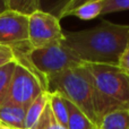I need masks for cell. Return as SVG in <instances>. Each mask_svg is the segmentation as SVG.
Instances as JSON below:
<instances>
[{
    "label": "cell",
    "mask_w": 129,
    "mask_h": 129,
    "mask_svg": "<svg viewBox=\"0 0 129 129\" xmlns=\"http://www.w3.org/2000/svg\"><path fill=\"white\" fill-rule=\"evenodd\" d=\"M0 126H1V123H0Z\"/></svg>",
    "instance_id": "cb8c5ba5"
},
{
    "label": "cell",
    "mask_w": 129,
    "mask_h": 129,
    "mask_svg": "<svg viewBox=\"0 0 129 129\" xmlns=\"http://www.w3.org/2000/svg\"><path fill=\"white\" fill-rule=\"evenodd\" d=\"M48 102H49V93L48 92H43L27 108L26 118H25V129H34L38 121L40 120Z\"/></svg>",
    "instance_id": "9c48e42d"
},
{
    "label": "cell",
    "mask_w": 129,
    "mask_h": 129,
    "mask_svg": "<svg viewBox=\"0 0 129 129\" xmlns=\"http://www.w3.org/2000/svg\"><path fill=\"white\" fill-rule=\"evenodd\" d=\"M0 129H13V128H9V127H7V126L1 125V126H0Z\"/></svg>",
    "instance_id": "7402d4cb"
},
{
    "label": "cell",
    "mask_w": 129,
    "mask_h": 129,
    "mask_svg": "<svg viewBox=\"0 0 129 129\" xmlns=\"http://www.w3.org/2000/svg\"><path fill=\"white\" fill-rule=\"evenodd\" d=\"M16 59V54H13V56H0V66L9 62V61Z\"/></svg>",
    "instance_id": "ffe728a7"
},
{
    "label": "cell",
    "mask_w": 129,
    "mask_h": 129,
    "mask_svg": "<svg viewBox=\"0 0 129 129\" xmlns=\"http://www.w3.org/2000/svg\"><path fill=\"white\" fill-rule=\"evenodd\" d=\"M17 60L18 59L16 57V59L0 66V105L6 101L7 96H8L9 86H10V83H11V77H13V74H14V70H15Z\"/></svg>",
    "instance_id": "5bb4252c"
},
{
    "label": "cell",
    "mask_w": 129,
    "mask_h": 129,
    "mask_svg": "<svg viewBox=\"0 0 129 129\" xmlns=\"http://www.w3.org/2000/svg\"><path fill=\"white\" fill-rule=\"evenodd\" d=\"M93 79L94 110L98 127L103 117L118 110H129V76L118 66L86 63Z\"/></svg>",
    "instance_id": "7a4b0ae2"
},
{
    "label": "cell",
    "mask_w": 129,
    "mask_h": 129,
    "mask_svg": "<svg viewBox=\"0 0 129 129\" xmlns=\"http://www.w3.org/2000/svg\"><path fill=\"white\" fill-rule=\"evenodd\" d=\"M8 10L31 16L33 13L40 10V2L36 0H8Z\"/></svg>",
    "instance_id": "9a60e30c"
},
{
    "label": "cell",
    "mask_w": 129,
    "mask_h": 129,
    "mask_svg": "<svg viewBox=\"0 0 129 129\" xmlns=\"http://www.w3.org/2000/svg\"><path fill=\"white\" fill-rule=\"evenodd\" d=\"M64 33L60 19L43 10H38L28 17V44L31 49H42L63 43Z\"/></svg>",
    "instance_id": "8992f818"
},
{
    "label": "cell",
    "mask_w": 129,
    "mask_h": 129,
    "mask_svg": "<svg viewBox=\"0 0 129 129\" xmlns=\"http://www.w3.org/2000/svg\"><path fill=\"white\" fill-rule=\"evenodd\" d=\"M13 54H15V51L11 48L0 44V56H13Z\"/></svg>",
    "instance_id": "d6986e66"
},
{
    "label": "cell",
    "mask_w": 129,
    "mask_h": 129,
    "mask_svg": "<svg viewBox=\"0 0 129 129\" xmlns=\"http://www.w3.org/2000/svg\"><path fill=\"white\" fill-rule=\"evenodd\" d=\"M104 6V0H88L80 1L71 13V16H76L82 20H91L101 16Z\"/></svg>",
    "instance_id": "30bf717a"
},
{
    "label": "cell",
    "mask_w": 129,
    "mask_h": 129,
    "mask_svg": "<svg viewBox=\"0 0 129 129\" xmlns=\"http://www.w3.org/2000/svg\"><path fill=\"white\" fill-rule=\"evenodd\" d=\"M34 129H67L64 126L60 125L58 121L56 120L53 113L51 111L50 104L48 102L47 107H45L44 111H43L42 116H41L40 120L38 121L36 126L34 127Z\"/></svg>",
    "instance_id": "2e32d148"
},
{
    "label": "cell",
    "mask_w": 129,
    "mask_h": 129,
    "mask_svg": "<svg viewBox=\"0 0 129 129\" xmlns=\"http://www.w3.org/2000/svg\"><path fill=\"white\" fill-rule=\"evenodd\" d=\"M63 43L85 63L118 66L129 43V25L103 20L92 28L64 33Z\"/></svg>",
    "instance_id": "6da1fadb"
},
{
    "label": "cell",
    "mask_w": 129,
    "mask_h": 129,
    "mask_svg": "<svg viewBox=\"0 0 129 129\" xmlns=\"http://www.w3.org/2000/svg\"><path fill=\"white\" fill-rule=\"evenodd\" d=\"M91 129H98V127H95V126H94V127H92Z\"/></svg>",
    "instance_id": "603a6c76"
},
{
    "label": "cell",
    "mask_w": 129,
    "mask_h": 129,
    "mask_svg": "<svg viewBox=\"0 0 129 129\" xmlns=\"http://www.w3.org/2000/svg\"><path fill=\"white\" fill-rule=\"evenodd\" d=\"M17 59L6 101L27 109L38 96L48 92V85L47 80L26 61L19 57Z\"/></svg>",
    "instance_id": "5b68a950"
},
{
    "label": "cell",
    "mask_w": 129,
    "mask_h": 129,
    "mask_svg": "<svg viewBox=\"0 0 129 129\" xmlns=\"http://www.w3.org/2000/svg\"><path fill=\"white\" fill-rule=\"evenodd\" d=\"M98 129H129V110H118L103 117Z\"/></svg>",
    "instance_id": "8fae6325"
},
{
    "label": "cell",
    "mask_w": 129,
    "mask_h": 129,
    "mask_svg": "<svg viewBox=\"0 0 129 129\" xmlns=\"http://www.w3.org/2000/svg\"><path fill=\"white\" fill-rule=\"evenodd\" d=\"M28 17L13 10L0 14V44L15 52L28 51Z\"/></svg>",
    "instance_id": "52a82bcc"
},
{
    "label": "cell",
    "mask_w": 129,
    "mask_h": 129,
    "mask_svg": "<svg viewBox=\"0 0 129 129\" xmlns=\"http://www.w3.org/2000/svg\"><path fill=\"white\" fill-rule=\"evenodd\" d=\"M8 10V0H0V14Z\"/></svg>",
    "instance_id": "44dd1931"
},
{
    "label": "cell",
    "mask_w": 129,
    "mask_h": 129,
    "mask_svg": "<svg viewBox=\"0 0 129 129\" xmlns=\"http://www.w3.org/2000/svg\"><path fill=\"white\" fill-rule=\"evenodd\" d=\"M15 54L26 61L45 80L84 63L64 43L42 49H29L24 53L15 52Z\"/></svg>",
    "instance_id": "277c9868"
},
{
    "label": "cell",
    "mask_w": 129,
    "mask_h": 129,
    "mask_svg": "<svg viewBox=\"0 0 129 129\" xmlns=\"http://www.w3.org/2000/svg\"><path fill=\"white\" fill-rule=\"evenodd\" d=\"M26 110L22 105L5 101L0 105V123L13 129H25Z\"/></svg>",
    "instance_id": "ba28073f"
},
{
    "label": "cell",
    "mask_w": 129,
    "mask_h": 129,
    "mask_svg": "<svg viewBox=\"0 0 129 129\" xmlns=\"http://www.w3.org/2000/svg\"><path fill=\"white\" fill-rule=\"evenodd\" d=\"M66 104L68 110L67 129H91L95 126L76 105H74L68 100H66Z\"/></svg>",
    "instance_id": "7c38bea8"
},
{
    "label": "cell",
    "mask_w": 129,
    "mask_h": 129,
    "mask_svg": "<svg viewBox=\"0 0 129 129\" xmlns=\"http://www.w3.org/2000/svg\"><path fill=\"white\" fill-rule=\"evenodd\" d=\"M48 92H58L78 108L94 125L98 120L94 110V89L92 75L86 63H82L47 79Z\"/></svg>",
    "instance_id": "3957f363"
},
{
    "label": "cell",
    "mask_w": 129,
    "mask_h": 129,
    "mask_svg": "<svg viewBox=\"0 0 129 129\" xmlns=\"http://www.w3.org/2000/svg\"><path fill=\"white\" fill-rule=\"evenodd\" d=\"M118 67L126 74L129 76V43L126 47V49L123 50V52L121 53L120 59H119Z\"/></svg>",
    "instance_id": "ac0fdd59"
},
{
    "label": "cell",
    "mask_w": 129,
    "mask_h": 129,
    "mask_svg": "<svg viewBox=\"0 0 129 129\" xmlns=\"http://www.w3.org/2000/svg\"><path fill=\"white\" fill-rule=\"evenodd\" d=\"M48 93H49V104L54 118L60 125L67 128L68 110H67L66 99L58 92H48Z\"/></svg>",
    "instance_id": "4fadbf2b"
},
{
    "label": "cell",
    "mask_w": 129,
    "mask_h": 129,
    "mask_svg": "<svg viewBox=\"0 0 129 129\" xmlns=\"http://www.w3.org/2000/svg\"><path fill=\"white\" fill-rule=\"evenodd\" d=\"M129 10V0H104V6L101 15Z\"/></svg>",
    "instance_id": "e0dca14e"
}]
</instances>
